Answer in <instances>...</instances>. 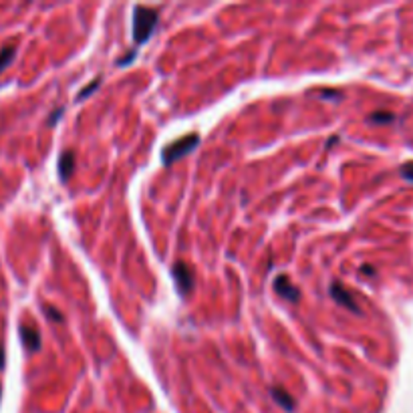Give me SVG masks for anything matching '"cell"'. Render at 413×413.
Segmentation results:
<instances>
[{"label": "cell", "instance_id": "cell-11", "mask_svg": "<svg viewBox=\"0 0 413 413\" xmlns=\"http://www.w3.org/2000/svg\"><path fill=\"white\" fill-rule=\"evenodd\" d=\"M99 85H101V77H97L95 81H91V83H89V85H87V87H85V89H83V91L79 93L77 101H83V99H87V97H89V95H91V93H93L95 89H99Z\"/></svg>", "mask_w": 413, "mask_h": 413}, {"label": "cell", "instance_id": "cell-4", "mask_svg": "<svg viewBox=\"0 0 413 413\" xmlns=\"http://www.w3.org/2000/svg\"><path fill=\"white\" fill-rule=\"evenodd\" d=\"M329 295H331V299H333V301H337L341 307H345V309L353 311L355 315H361V309L357 307V301H355V299H353V295L345 289V285H343V283H339V281L331 283V287H329Z\"/></svg>", "mask_w": 413, "mask_h": 413}, {"label": "cell", "instance_id": "cell-3", "mask_svg": "<svg viewBox=\"0 0 413 413\" xmlns=\"http://www.w3.org/2000/svg\"><path fill=\"white\" fill-rule=\"evenodd\" d=\"M172 274H174V281H176L178 293H180L182 297H188V295L194 291V285H196L194 270H192L186 262H176L174 268H172Z\"/></svg>", "mask_w": 413, "mask_h": 413}, {"label": "cell", "instance_id": "cell-9", "mask_svg": "<svg viewBox=\"0 0 413 413\" xmlns=\"http://www.w3.org/2000/svg\"><path fill=\"white\" fill-rule=\"evenodd\" d=\"M369 123H377V125H383V123H393L395 121V115L391 111H375L367 117Z\"/></svg>", "mask_w": 413, "mask_h": 413}, {"label": "cell", "instance_id": "cell-7", "mask_svg": "<svg viewBox=\"0 0 413 413\" xmlns=\"http://www.w3.org/2000/svg\"><path fill=\"white\" fill-rule=\"evenodd\" d=\"M73 172H75V152L67 150L59 158V178H61V182H67L73 176Z\"/></svg>", "mask_w": 413, "mask_h": 413}, {"label": "cell", "instance_id": "cell-12", "mask_svg": "<svg viewBox=\"0 0 413 413\" xmlns=\"http://www.w3.org/2000/svg\"><path fill=\"white\" fill-rule=\"evenodd\" d=\"M321 99L341 101V99H343V93H341V91H335V89H323V91H321Z\"/></svg>", "mask_w": 413, "mask_h": 413}, {"label": "cell", "instance_id": "cell-6", "mask_svg": "<svg viewBox=\"0 0 413 413\" xmlns=\"http://www.w3.org/2000/svg\"><path fill=\"white\" fill-rule=\"evenodd\" d=\"M19 333H21L23 345H25V349L29 353H35V351L41 349V333H39V329L35 325H21Z\"/></svg>", "mask_w": 413, "mask_h": 413}, {"label": "cell", "instance_id": "cell-17", "mask_svg": "<svg viewBox=\"0 0 413 413\" xmlns=\"http://www.w3.org/2000/svg\"><path fill=\"white\" fill-rule=\"evenodd\" d=\"M361 272H367L369 277H373V274H375V268H373V266H367V264H365V266H361Z\"/></svg>", "mask_w": 413, "mask_h": 413}, {"label": "cell", "instance_id": "cell-5", "mask_svg": "<svg viewBox=\"0 0 413 413\" xmlns=\"http://www.w3.org/2000/svg\"><path fill=\"white\" fill-rule=\"evenodd\" d=\"M274 291H277L279 297L291 301V303H299L301 301V291L299 287L293 285V281L287 277V274H281V277L274 279Z\"/></svg>", "mask_w": 413, "mask_h": 413}, {"label": "cell", "instance_id": "cell-2", "mask_svg": "<svg viewBox=\"0 0 413 413\" xmlns=\"http://www.w3.org/2000/svg\"><path fill=\"white\" fill-rule=\"evenodd\" d=\"M198 144H200V135H198V133H190V135H184L182 140L172 142V144L166 146L164 152H162V162H164V166L168 168V166H172L174 162L186 158L188 154H192V152L198 148Z\"/></svg>", "mask_w": 413, "mask_h": 413}, {"label": "cell", "instance_id": "cell-10", "mask_svg": "<svg viewBox=\"0 0 413 413\" xmlns=\"http://www.w3.org/2000/svg\"><path fill=\"white\" fill-rule=\"evenodd\" d=\"M17 57V49L15 47H5L3 51H0V73H3Z\"/></svg>", "mask_w": 413, "mask_h": 413}, {"label": "cell", "instance_id": "cell-13", "mask_svg": "<svg viewBox=\"0 0 413 413\" xmlns=\"http://www.w3.org/2000/svg\"><path fill=\"white\" fill-rule=\"evenodd\" d=\"M45 315H47L51 321H55V323H63V315H61L57 309H53V307H45Z\"/></svg>", "mask_w": 413, "mask_h": 413}, {"label": "cell", "instance_id": "cell-14", "mask_svg": "<svg viewBox=\"0 0 413 413\" xmlns=\"http://www.w3.org/2000/svg\"><path fill=\"white\" fill-rule=\"evenodd\" d=\"M399 174H401V178H405V180H409V182H413V162H409V164H405V166H401V170H399Z\"/></svg>", "mask_w": 413, "mask_h": 413}, {"label": "cell", "instance_id": "cell-8", "mask_svg": "<svg viewBox=\"0 0 413 413\" xmlns=\"http://www.w3.org/2000/svg\"><path fill=\"white\" fill-rule=\"evenodd\" d=\"M270 395H272V399L277 401L283 409H287V411H295V399H293V395H289V391H285L283 387H272L270 389Z\"/></svg>", "mask_w": 413, "mask_h": 413}, {"label": "cell", "instance_id": "cell-19", "mask_svg": "<svg viewBox=\"0 0 413 413\" xmlns=\"http://www.w3.org/2000/svg\"><path fill=\"white\" fill-rule=\"evenodd\" d=\"M0 393H3V387H0Z\"/></svg>", "mask_w": 413, "mask_h": 413}, {"label": "cell", "instance_id": "cell-18", "mask_svg": "<svg viewBox=\"0 0 413 413\" xmlns=\"http://www.w3.org/2000/svg\"><path fill=\"white\" fill-rule=\"evenodd\" d=\"M5 363H7V359H5V349H3V345H0V369H5Z\"/></svg>", "mask_w": 413, "mask_h": 413}, {"label": "cell", "instance_id": "cell-1", "mask_svg": "<svg viewBox=\"0 0 413 413\" xmlns=\"http://www.w3.org/2000/svg\"><path fill=\"white\" fill-rule=\"evenodd\" d=\"M160 23V13L148 7L133 9V41L135 45H144L152 39L156 27Z\"/></svg>", "mask_w": 413, "mask_h": 413}, {"label": "cell", "instance_id": "cell-15", "mask_svg": "<svg viewBox=\"0 0 413 413\" xmlns=\"http://www.w3.org/2000/svg\"><path fill=\"white\" fill-rule=\"evenodd\" d=\"M135 55H137V51L133 49V51H131L129 55H125L123 59H119V61H117V67H123V65H127V63H131V61L135 59Z\"/></svg>", "mask_w": 413, "mask_h": 413}, {"label": "cell", "instance_id": "cell-16", "mask_svg": "<svg viewBox=\"0 0 413 413\" xmlns=\"http://www.w3.org/2000/svg\"><path fill=\"white\" fill-rule=\"evenodd\" d=\"M61 115H63V109L59 107V109H55V111H53V115L49 117V121H47V123H49V125H55V123L59 121V117H61Z\"/></svg>", "mask_w": 413, "mask_h": 413}]
</instances>
